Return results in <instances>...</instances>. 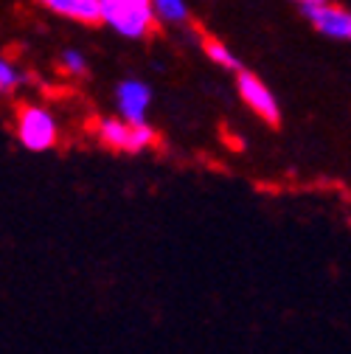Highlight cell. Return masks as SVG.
Wrapping results in <instances>:
<instances>
[{"mask_svg":"<svg viewBox=\"0 0 351 354\" xmlns=\"http://www.w3.org/2000/svg\"><path fill=\"white\" fill-rule=\"evenodd\" d=\"M306 20H310L321 34L332 37V39H348L351 42V12L337 6V3H321L312 9H303Z\"/></svg>","mask_w":351,"mask_h":354,"instance_id":"5","label":"cell"},{"mask_svg":"<svg viewBox=\"0 0 351 354\" xmlns=\"http://www.w3.org/2000/svg\"><path fill=\"white\" fill-rule=\"evenodd\" d=\"M200 42H202V51H205V57H208L214 65L225 68V71H234V73H239V71H242V62L234 57V51L225 46L222 39H216V37L202 34V37H200Z\"/></svg>","mask_w":351,"mask_h":354,"instance_id":"8","label":"cell"},{"mask_svg":"<svg viewBox=\"0 0 351 354\" xmlns=\"http://www.w3.org/2000/svg\"><path fill=\"white\" fill-rule=\"evenodd\" d=\"M20 82H23V76L17 73V68H15L9 59L0 62V93H3V96H12L17 87H20Z\"/></svg>","mask_w":351,"mask_h":354,"instance_id":"10","label":"cell"},{"mask_svg":"<svg viewBox=\"0 0 351 354\" xmlns=\"http://www.w3.org/2000/svg\"><path fill=\"white\" fill-rule=\"evenodd\" d=\"M15 132L17 141L31 152H46L59 138L54 115L39 104H20L15 110Z\"/></svg>","mask_w":351,"mask_h":354,"instance_id":"2","label":"cell"},{"mask_svg":"<svg viewBox=\"0 0 351 354\" xmlns=\"http://www.w3.org/2000/svg\"><path fill=\"white\" fill-rule=\"evenodd\" d=\"M104 23L126 39H149L158 28L155 0H102Z\"/></svg>","mask_w":351,"mask_h":354,"instance_id":"1","label":"cell"},{"mask_svg":"<svg viewBox=\"0 0 351 354\" xmlns=\"http://www.w3.org/2000/svg\"><path fill=\"white\" fill-rule=\"evenodd\" d=\"M59 68L68 73V76H84L87 73V59H84V54H79V51H62V57H59Z\"/></svg>","mask_w":351,"mask_h":354,"instance_id":"11","label":"cell"},{"mask_svg":"<svg viewBox=\"0 0 351 354\" xmlns=\"http://www.w3.org/2000/svg\"><path fill=\"white\" fill-rule=\"evenodd\" d=\"M292 3H298L301 9H312V6H321V3H329V0H292Z\"/></svg>","mask_w":351,"mask_h":354,"instance_id":"12","label":"cell"},{"mask_svg":"<svg viewBox=\"0 0 351 354\" xmlns=\"http://www.w3.org/2000/svg\"><path fill=\"white\" fill-rule=\"evenodd\" d=\"M42 9H48L59 17H68V20H76V23H84V26H99L104 23V15H102V0H34Z\"/></svg>","mask_w":351,"mask_h":354,"instance_id":"7","label":"cell"},{"mask_svg":"<svg viewBox=\"0 0 351 354\" xmlns=\"http://www.w3.org/2000/svg\"><path fill=\"white\" fill-rule=\"evenodd\" d=\"M115 104H118V113L129 121H146V110L152 104V91L146 82H138V79H124L115 91Z\"/></svg>","mask_w":351,"mask_h":354,"instance_id":"6","label":"cell"},{"mask_svg":"<svg viewBox=\"0 0 351 354\" xmlns=\"http://www.w3.org/2000/svg\"><path fill=\"white\" fill-rule=\"evenodd\" d=\"M155 12H158V20L169 26H183L191 17L186 0H155Z\"/></svg>","mask_w":351,"mask_h":354,"instance_id":"9","label":"cell"},{"mask_svg":"<svg viewBox=\"0 0 351 354\" xmlns=\"http://www.w3.org/2000/svg\"><path fill=\"white\" fill-rule=\"evenodd\" d=\"M236 91H239L242 102H245L261 121H265V124H270V127H278V124H281V107H278L273 91H270V87L261 82L256 73L239 71V73H236Z\"/></svg>","mask_w":351,"mask_h":354,"instance_id":"4","label":"cell"},{"mask_svg":"<svg viewBox=\"0 0 351 354\" xmlns=\"http://www.w3.org/2000/svg\"><path fill=\"white\" fill-rule=\"evenodd\" d=\"M96 136L104 147L115 152H144L155 147L158 132L146 121H129V118H102L96 127Z\"/></svg>","mask_w":351,"mask_h":354,"instance_id":"3","label":"cell"}]
</instances>
